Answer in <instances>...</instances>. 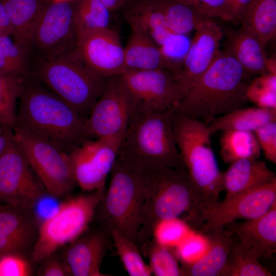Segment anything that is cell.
<instances>
[{"mask_svg":"<svg viewBox=\"0 0 276 276\" xmlns=\"http://www.w3.org/2000/svg\"><path fill=\"white\" fill-rule=\"evenodd\" d=\"M31 68L30 74L85 119L107 80L92 73L76 50L33 62Z\"/></svg>","mask_w":276,"mask_h":276,"instance_id":"5","label":"cell"},{"mask_svg":"<svg viewBox=\"0 0 276 276\" xmlns=\"http://www.w3.org/2000/svg\"><path fill=\"white\" fill-rule=\"evenodd\" d=\"M248 84L246 95L248 101L257 107L276 109V73L259 75Z\"/></svg>","mask_w":276,"mask_h":276,"instance_id":"36","label":"cell"},{"mask_svg":"<svg viewBox=\"0 0 276 276\" xmlns=\"http://www.w3.org/2000/svg\"><path fill=\"white\" fill-rule=\"evenodd\" d=\"M7 12L14 41L28 54L32 32L47 0H1Z\"/></svg>","mask_w":276,"mask_h":276,"instance_id":"26","label":"cell"},{"mask_svg":"<svg viewBox=\"0 0 276 276\" xmlns=\"http://www.w3.org/2000/svg\"><path fill=\"white\" fill-rule=\"evenodd\" d=\"M119 77L133 111H164L173 108L184 95L175 74L167 70L128 71Z\"/></svg>","mask_w":276,"mask_h":276,"instance_id":"11","label":"cell"},{"mask_svg":"<svg viewBox=\"0 0 276 276\" xmlns=\"http://www.w3.org/2000/svg\"><path fill=\"white\" fill-rule=\"evenodd\" d=\"M13 129L0 122V155L12 139Z\"/></svg>","mask_w":276,"mask_h":276,"instance_id":"47","label":"cell"},{"mask_svg":"<svg viewBox=\"0 0 276 276\" xmlns=\"http://www.w3.org/2000/svg\"><path fill=\"white\" fill-rule=\"evenodd\" d=\"M111 11L100 0H76L75 21L77 36L109 28Z\"/></svg>","mask_w":276,"mask_h":276,"instance_id":"32","label":"cell"},{"mask_svg":"<svg viewBox=\"0 0 276 276\" xmlns=\"http://www.w3.org/2000/svg\"><path fill=\"white\" fill-rule=\"evenodd\" d=\"M111 12L126 5L129 0H100Z\"/></svg>","mask_w":276,"mask_h":276,"instance_id":"48","label":"cell"},{"mask_svg":"<svg viewBox=\"0 0 276 276\" xmlns=\"http://www.w3.org/2000/svg\"><path fill=\"white\" fill-rule=\"evenodd\" d=\"M175 142L187 171L201 195L203 209L220 202L222 173L212 148L208 125L173 111Z\"/></svg>","mask_w":276,"mask_h":276,"instance_id":"6","label":"cell"},{"mask_svg":"<svg viewBox=\"0 0 276 276\" xmlns=\"http://www.w3.org/2000/svg\"><path fill=\"white\" fill-rule=\"evenodd\" d=\"M259 259H270L276 252V202L258 218L234 221L224 226Z\"/></svg>","mask_w":276,"mask_h":276,"instance_id":"19","label":"cell"},{"mask_svg":"<svg viewBox=\"0 0 276 276\" xmlns=\"http://www.w3.org/2000/svg\"><path fill=\"white\" fill-rule=\"evenodd\" d=\"M190 44L186 35L172 34L159 46L164 55L180 67L181 61Z\"/></svg>","mask_w":276,"mask_h":276,"instance_id":"42","label":"cell"},{"mask_svg":"<svg viewBox=\"0 0 276 276\" xmlns=\"http://www.w3.org/2000/svg\"><path fill=\"white\" fill-rule=\"evenodd\" d=\"M76 51L85 66L99 77L108 79L127 71L120 35L110 27L78 35Z\"/></svg>","mask_w":276,"mask_h":276,"instance_id":"16","label":"cell"},{"mask_svg":"<svg viewBox=\"0 0 276 276\" xmlns=\"http://www.w3.org/2000/svg\"><path fill=\"white\" fill-rule=\"evenodd\" d=\"M47 193L12 137L0 155V204L31 210Z\"/></svg>","mask_w":276,"mask_h":276,"instance_id":"12","label":"cell"},{"mask_svg":"<svg viewBox=\"0 0 276 276\" xmlns=\"http://www.w3.org/2000/svg\"><path fill=\"white\" fill-rule=\"evenodd\" d=\"M45 263L39 270V275L43 276H64L70 275L65 263L55 259H50Z\"/></svg>","mask_w":276,"mask_h":276,"instance_id":"44","label":"cell"},{"mask_svg":"<svg viewBox=\"0 0 276 276\" xmlns=\"http://www.w3.org/2000/svg\"><path fill=\"white\" fill-rule=\"evenodd\" d=\"M125 18L130 28L146 31L159 47L173 34L155 0L128 1Z\"/></svg>","mask_w":276,"mask_h":276,"instance_id":"25","label":"cell"},{"mask_svg":"<svg viewBox=\"0 0 276 276\" xmlns=\"http://www.w3.org/2000/svg\"><path fill=\"white\" fill-rule=\"evenodd\" d=\"M209 247V240L206 235L193 229L174 249L181 265H189L200 260Z\"/></svg>","mask_w":276,"mask_h":276,"instance_id":"39","label":"cell"},{"mask_svg":"<svg viewBox=\"0 0 276 276\" xmlns=\"http://www.w3.org/2000/svg\"><path fill=\"white\" fill-rule=\"evenodd\" d=\"M143 204L138 245L152 237L160 221L186 215L185 220L195 230L202 224L203 204L200 191L187 171L161 166L138 164Z\"/></svg>","mask_w":276,"mask_h":276,"instance_id":"1","label":"cell"},{"mask_svg":"<svg viewBox=\"0 0 276 276\" xmlns=\"http://www.w3.org/2000/svg\"><path fill=\"white\" fill-rule=\"evenodd\" d=\"M10 36H0V74L24 77L30 72L28 54Z\"/></svg>","mask_w":276,"mask_h":276,"instance_id":"33","label":"cell"},{"mask_svg":"<svg viewBox=\"0 0 276 276\" xmlns=\"http://www.w3.org/2000/svg\"><path fill=\"white\" fill-rule=\"evenodd\" d=\"M276 202V178L259 187L221 201L202 210V224L198 230L223 226L238 219L260 217Z\"/></svg>","mask_w":276,"mask_h":276,"instance_id":"15","label":"cell"},{"mask_svg":"<svg viewBox=\"0 0 276 276\" xmlns=\"http://www.w3.org/2000/svg\"><path fill=\"white\" fill-rule=\"evenodd\" d=\"M240 21L266 47L276 36V0H253Z\"/></svg>","mask_w":276,"mask_h":276,"instance_id":"28","label":"cell"},{"mask_svg":"<svg viewBox=\"0 0 276 276\" xmlns=\"http://www.w3.org/2000/svg\"><path fill=\"white\" fill-rule=\"evenodd\" d=\"M166 19L170 31L187 35L208 17L193 8L176 0H155Z\"/></svg>","mask_w":276,"mask_h":276,"instance_id":"31","label":"cell"},{"mask_svg":"<svg viewBox=\"0 0 276 276\" xmlns=\"http://www.w3.org/2000/svg\"><path fill=\"white\" fill-rule=\"evenodd\" d=\"M173 111H133L118 157L187 171L174 138Z\"/></svg>","mask_w":276,"mask_h":276,"instance_id":"4","label":"cell"},{"mask_svg":"<svg viewBox=\"0 0 276 276\" xmlns=\"http://www.w3.org/2000/svg\"><path fill=\"white\" fill-rule=\"evenodd\" d=\"M106 188L69 198L42 220L32 252L35 262H43L59 248L83 235L95 217Z\"/></svg>","mask_w":276,"mask_h":276,"instance_id":"8","label":"cell"},{"mask_svg":"<svg viewBox=\"0 0 276 276\" xmlns=\"http://www.w3.org/2000/svg\"><path fill=\"white\" fill-rule=\"evenodd\" d=\"M111 240L125 269L131 276H150L149 265L143 259L137 245L114 230L109 231Z\"/></svg>","mask_w":276,"mask_h":276,"instance_id":"35","label":"cell"},{"mask_svg":"<svg viewBox=\"0 0 276 276\" xmlns=\"http://www.w3.org/2000/svg\"><path fill=\"white\" fill-rule=\"evenodd\" d=\"M232 5L236 20H240L253 0H228Z\"/></svg>","mask_w":276,"mask_h":276,"instance_id":"45","label":"cell"},{"mask_svg":"<svg viewBox=\"0 0 276 276\" xmlns=\"http://www.w3.org/2000/svg\"><path fill=\"white\" fill-rule=\"evenodd\" d=\"M220 136L219 154L222 160L230 164L246 158H259L261 150L254 132L226 130Z\"/></svg>","mask_w":276,"mask_h":276,"instance_id":"29","label":"cell"},{"mask_svg":"<svg viewBox=\"0 0 276 276\" xmlns=\"http://www.w3.org/2000/svg\"><path fill=\"white\" fill-rule=\"evenodd\" d=\"M31 210L0 205V257L20 254L36 240L37 233Z\"/></svg>","mask_w":276,"mask_h":276,"instance_id":"20","label":"cell"},{"mask_svg":"<svg viewBox=\"0 0 276 276\" xmlns=\"http://www.w3.org/2000/svg\"><path fill=\"white\" fill-rule=\"evenodd\" d=\"M111 241L109 231L101 226L71 242L66 251L64 262L70 275H106L101 272V266Z\"/></svg>","mask_w":276,"mask_h":276,"instance_id":"18","label":"cell"},{"mask_svg":"<svg viewBox=\"0 0 276 276\" xmlns=\"http://www.w3.org/2000/svg\"><path fill=\"white\" fill-rule=\"evenodd\" d=\"M133 111L132 101L119 76L108 78L85 119L88 139L124 136Z\"/></svg>","mask_w":276,"mask_h":276,"instance_id":"13","label":"cell"},{"mask_svg":"<svg viewBox=\"0 0 276 276\" xmlns=\"http://www.w3.org/2000/svg\"><path fill=\"white\" fill-rule=\"evenodd\" d=\"M24 77L0 74V122L12 129L16 123V103Z\"/></svg>","mask_w":276,"mask_h":276,"instance_id":"34","label":"cell"},{"mask_svg":"<svg viewBox=\"0 0 276 276\" xmlns=\"http://www.w3.org/2000/svg\"><path fill=\"white\" fill-rule=\"evenodd\" d=\"M12 140L49 195L59 198L77 185L68 153L50 141L17 127Z\"/></svg>","mask_w":276,"mask_h":276,"instance_id":"9","label":"cell"},{"mask_svg":"<svg viewBox=\"0 0 276 276\" xmlns=\"http://www.w3.org/2000/svg\"><path fill=\"white\" fill-rule=\"evenodd\" d=\"M130 28V36L124 48L127 71L163 69L175 75L179 66L164 55L149 34L140 28Z\"/></svg>","mask_w":276,"mask_h":276,"instance_id":"21","label":"cell"},{"mask_svg":"<svg viewBox=\"0 0 276 276\" xmlns=\"http://www.w3.org/2000/svg\"><path fill=\"white\" fill-rule=\"evenodd\" d=\"M222 173L223 191L225 199L246 192L276 178L275 173L259 158H246L230 164Z\"/></svg>","mask_w":276,"mask_h":276,"instance_id":"23","label":"cell"},{"mask_svg":"<svg viewBox=\"0 0 276 276\" xmlns=\"http://www.w3.org/2000/svg\"><path fill=\"white\" fill-rule=\"evenodd\" d=\"M123 137L88 140L68 152L74 179L82 190L91 192L105 187Z\"/></svg>","mask_w":276,"mask_h":276,"instance_id":"14","label":"cell"},{"mask_svg":"<svg viewBox=\"0 0 276 276\" xmlns=\"http://www.w3.org/2000/svg\"><path fill=\"white\" fill-rule=\"evenodd\" d=\"M273 121H276V109L244 107L216 118L208 125V127L211 135L219 131L254 132Z\"/></svg>","mask_w":276,"mask_h":276,"instance_id":"27","label":"cell"},{"mask_svg":"<svg viewBox=\"0 0 276 276\" xmlns=\"http://www.w3.org/2000/svg\"><path fill=\"white\" fill-rule=\"evenodd\" d=\"M226 50L250 76L269 73V59L259 38L243 27L223 31Z\"/></svg>","mask_w":276,"mask_h":276,"instance_id":"22","label":"cell"},{"mask_svg":"<svg viewBox=\"0 0 276 276\" xmlns=\"http://www.w3.org/2000/svg\"><path fill=\"white\" fill-rule=\"evenodd\" d=\"M189 6L202 15L224 21H235L232 5L228 0H176Z\"/></svg>","mask_w":276,"mask_h":276,"instance_id":"40","label":"cell"},{"mask_svg":"<svg viewBox=\"0 0 276 276\" xmlns=\"http://www.w3.org/2000/svg\"><path fill=\"white\" fill-rule=\"evenodd\" d=\"M193 229L184 220L179 217L159 221L152 233L153 240L157 243L170 248H175Z\"/></svg>","mask_w":276,"mask_h":276,"instance_id":"37","label":"cell"},{"mask_svg":"<svg viewBox=\"0 0 276 276\" xmlns=\"http://www.w3.org/2000/svg\"><path fill=\"white\" fill-rule=\"evenodd\" d=\"M265 158L276 164V121L266 124L254 132Z\"/></svg>","mask_w":276,"mask_h":276,"instance_id":"41","label":"cell"},{"mask_svg":"<svg viewBox=\"0 0 276 276\" xmlns=\"http://www.w3.org/2000/svg\"><path fill=\"white\" fill-rule=\"evenodd\" d=\"M272 275L247 247L233 236L228 258L221 276Z\"/></svg>","mask_w":276,"mask_h":276,"instance_id":"30","label":"cell"},{"mask_svg":"<svg viewBox=\"0 0 276 276\" xmlns=\"http://www.w3.org/2000/svg\"><path fill=\"white\" fill-rule=\"evenodd\" d=\"M250 76L228 52L220 51L173 110L208 125L216 118L246 106Z\"/></svg>","mask_w":276,"mask_h":276,"instance_id":"3","label":"cell"},{"mask_svg":"<svg viewBox=\"0 0 276 276\" xmlns=\"http://www.w3.org/2000/svg\"><path fill=\"white\" fill-rule=\"evenodd\" d=\"M15 127L47 140L68 153L89 140L85 119L29 74L24 78Z\"/></svg>","mask_w":276,"mask_h":276,"instance_id":"2","label":"cell"},{"mask_svg":"<svg viewBox=\"0 0 276 276\" xmlns=\"http://www.w3.org/2000/svg\"><path fill=\"white\" fill-rule=\"evenodd\" d=\"M153 240L149 250V267L156 276L181 275L178 259L171 250Z\"/></svg>","mask_w":276,"mask_h":276,"instance_id":"38","label":"cell"},{"mask_svg":"<svg viewBox=\"0 0 276 276\" xmlns=\"http://www.w3.org/2000/svg\"><path fill=\"white\" fill-rule=\"evenodd\" d=\"M203 233L209 240L206 252L196 262L181 265V275L221 276L228 258L233 236L224 226L210 228Z\"/></svg>","mask_w":276,"mask_h":276,"instance_id":"24","label":"cell"},{"mask_svg":"<svg viewBox=\"0 0 276 276\" xmlns=\"http://www.w3.org/2000/svg\"><path fill=\"white\" fill-rule=\"evenodd\" d=\"M195 31L176 75L184 95L215 61L220 52L219 47L224 36L221 28L211 18L203 20Z\"/></svg>","mask_w":276,"mask_h":276,"instance_id":"17","label":"cell"},{"mask_svg":"<svg viewBox=\"0 0 276 276\" xmlns=\"http://www.w3.org/2000/svg\"><path fill=\"white\" fill-rule=\"evenodd\" d=\"M30 274V266L20 254L0 257V276H26Z\"/></svg>","mask_w":276,"mask_h":276,"instance_id":"43","label":"cell"},{"mask_svg":"<svg viewBox=\"0 0 276 276\" xmlns=\"http://www.w3.org/2000/svg\"><path fill=\"white\" fill-rule=\"evenodd\" d=\"M0 26L5 34L12 35V29L10 21L2 1L0 0Z\"/></svg>","mask_w":276,"mask_h":276,"instance_id":"46","label":"cell"},{"mask_svg":"<svg viewBox=\"0 0 276 276\" xmlns=\"http://www.w3.org/2000/svg\"><path fill=\"white\" fill-rule=\"evenodd\" d=\"M75 2L47 1L30 39L28 56L30 64L76 50Z\"/></svg>","mask_w":276,"mask_h":276,"instance_id":"10","label":"cell"},{"mask_svg":"<svg viewBox=\"0 0 276 276\" xmlns=\"http://www.w3.org/2000/svg\"><path fill=\"white\" fill-rule=\"evenodd\" d=\"M110 174L109 185L95 214L102 227L118 232L138 246L143 204L139 165L117 157Z\"/></svg>","mask_w":276,"mask_h":276,"instance_id":"7","label":"cell"},{"mask_svg":"<svg viewBox=\"0 0 276 276\" xmlns=\"http://www.w3.org/2000/svg\"><path fill=\"white\" fill-rule=\"evenodd\" d=\"M5 34L2 27L0 26V36L2 35ZM6 35V34H5Z\"/></svg>","mask_w":276,"mask_h":276,"instance_id":"49","label":"cell"}]
</instances>
